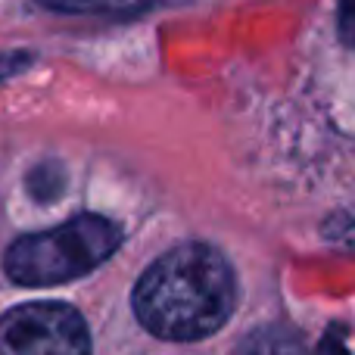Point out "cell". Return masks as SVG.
Masks as SVG:
<instances>
[{"label": "cell", "mask_w": 355, "mask_h": 355, "mask_svg": "<svg viewBox=\"0 0 355 355\" xmlns=\"http://www.w3.org/2000/svg\"><path fill=\"white\" fill-rule=\"evenodd\" d=\"M131 306L153 337L193 343L227 324L237 306V277L221 250L181 243L144 271Z\"/></svg>", "instance_id": "obj_1"}, {"label": "cell", "mask_w": 355, "mask_h": 355, "mask_svg": "<svg viewBox=\"0 0 355 355\" xmlns=\"http://www.w3.org/2000/svg\"><path fill=\"white\" fill-rule=\"evenodd\" d=\"M122 240V227L112 218L81 212L50 231L16 237L3 252V271L19 287H53L97 271Z\"/></svg>", "instance_id": "obj_2"}, {"label": "cell", "mask_w": 355, "mask_h": 355, "mask_svg": "<svg viewBox=\"0 0 355 355\" xmlns=\"http://www.w3.org/2000/svg\"><path fill=\"white\" fill-rule=\"evenodd\" d=\"M0 355H91V331L66 302H22L0 315Z\"/></svg>", "instance_id": "obj_3"}, {"label": "cell", "mask_w": 355, "mask_h": 355, "mask_svg": "<svg viewBox=\"0 0 355 355\" xmlns=\"http://www.w3.org/2000/svg\"><path fill=\"white\" fill-rule=\"evenodd\" d=\"M237 355H312V352H309L306 340H302L296 331L281 327V324H271V327L252 331L250 337L240 343Z\"/></svg>", "instance_id": "obj_4"}, {"label": "cell", "mask_w": 355, "mask_h": 355, "mask_svg": "<svg viewBox=\"0 0 355 355\" xmlns=\"http://www.w3.org/2000/svg\"><path fill=\"white\" fill-rule=\"evenodd\" d=\"M37 3L56 12H75V16H125V12L153 10L168 0H37Z\"/></svg>", "instance_id": "obj_5"}, {"label": "cell", "mask_w": 355, "mask_h": 355, "mask_svg": "<svg viewBox=\"0 0 355 355\" xmlns=\"http://www.w3.org/2000/svg\"><path fill=\"white\" fill-rule=\"evenodd\" d=\"M337 35L346 47H355V0H337Z\"/></svg>", "instance_id": "obj_6"}]
</instances>
